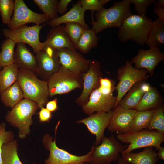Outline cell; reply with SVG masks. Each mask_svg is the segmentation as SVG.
Segmentation results:
<instances>
[{
	"label": "cell",
	"mask_w": 164,
	"mask_h": 164,
	"mask_svg": "<svg viewBox=\"0 0 164 164\" xmlns=\"http://www.w3.org/2000/svg\"><path fill=\"white\" fill-rule=\"evenodd\" d=\"M131 5L129 0L116 2L110 8H103L97 12L95 21L92 13L91 29L97 34L108 28H120L125 20L132 14Z\"/></svg>",
	"instance_id": "6da1fadb"
},
{
	"label": "cell",
	"mask_w": 164,
	"mask_h": 164,
	"mask_svg": "<svg viewBox=\"0 0 164 164\" xmlns=\"http://www.w3.org/2000/svg\"><path fill=\"white\" fill-rule=\"evenodd\" d=\"M17 81L24 98L35 102L40 108L46 105L49 97L47 81L39 79L34 72L26 69H18Z\"/></svg>",
	"instance_id": "7a4b0ae2"
},
{
	"label": "cell",
	"mask_w": 164,
	"mask_h": 164,
	"mask_svg": "<svg viewBox=\"0 0 164 164\" xmlns=\"http://www.w3.org/2000/svg\"><path fill=\"white\" fill-rule=\"evenodd\" d=\"M153 21L145 15H130L119 28L118 37L122 43L132 40L144 46L152 27Z\"/></svg>",
	"instance_id": "3957f363"
},
{
	"label": "cell",
	"mask_w": 164,
	"mask_h": 164,
	"mask_svg": "<svg viewBox=\"0 0 164 164\" xmlns=\"http://www.w3.org/2000/svg\"><path fill=\"white\" fill-rule=\"evenodd\" d=\"M40 108L35 102L23 98L9 111L6 120L19 130V136L25 138L30 132V128L33 123L32 117Z\"/></svg>",
	"instance_id": "277c9868"
},
{
	"label": "cell",
	"mask_w": 164,
	"mask_h": 164,
	"mask_svg": "<svg viewBox=\"0 0 164 164\" xmlns=\"http://www.w3.org/2000/svg\"><path fill=\"white\" fill-rule=\"evenodd\" d=\"M116 138L123 143L129 144L126 149L121 152L123 155L142 148L154 147L158 150L164 141V134L155 130H143L117 134Z\"/></svg>",
	"instance_id": "5b68a950"
},
{
	"label": "cell",
	"mask_w": 164,
	"mask_h": 164,
	"mask_svg": "<svg viewBox=\"0 0 164 164\" xmlns=\"http://www.w3.org/2000/svg\"><path fill=\"white\" fill-rule=\"evenodd\" d=\"M60 123L59 121L55 127V137L53 141V138L48 133L43 137V143L50 152L48 158L44 161L45 164H84L86 162L91 163L95 145L92 146L90 151L87 154L81 156L73 155L57 146L56 136Z\"/></svg>",
	"instance_id": "8992f818"
},
{
	"label": "cell",
	"mask_w": 164,
	"mask_h": 164,
	"mask_svg": "<svg viewBox=\"0 0 164 164\" xmlns=\"http://www.w3.org/2000/svg\"><path fill=\"white\" fill-rule=\"evenodd\" d=\"M49 97L67 94L83 88L82 77L78 76L60 65L59 68L47 81Z\"/></svg>",
	"instance_id": "52a82bcc"
},
{
	"label": "cell",
	"mask_w": 164,
	"mask_h": 164,
	"mask_svg": "<svg viewBox=\"0 0 164 164\" xmlns=\"http://www.w3.org/2000/svg\"><path fill=\"white\" fill-rule=\"evenodd\" d=\"M145 69H137L130 61L126 60L125 64L118 71L119 82L116 87L118 93L114 109L126 93L135 84L143 81L149 76Z\"/></svg>",
	"instance_id": "ba28073f"
},
{
	"label": "cell",
	"mask_w": 164,
	"mask_h": 164,
	"mask_svg": "<svg viewBox=\"0 0 164 164\" xmlns=\"http://www.w3.org/2000/svg\"><path fill=\"white\" fill-rule=\"evenodd\" d=\"M101 144L95 146L91 163L92 164H110L118 161L120 153L128 146L121 143L113 134L109 138L104 136Z\"/></svg>",
	"instance_id": "9c48e42d"
},
{
	"label": "cell",
	"mask_w": 164,
	"mask_h": 164,
	"mask_svg": "<svg viewBox=\"0 0 164 164\" xmlns=\"http://www.w3.org/2000/svg\"><path fill=\"white\" fill-rule=\"evenodd\" d=\"M47 24V22L42 25L35 24L31 26L26 25L13 30L5 28L3 29L2 33L6 39H9L16 43H21L28 44L36 53L43 48L39 35L42 28Z\"/></svg>",
	"instance_id": "30bf717a"
},
{
	"label": "cell",
	"mask_w": 164,
	"mask_h": 164,
	"mask_svg": "<svg viewBox=\"0 0 164 164\" xmlns=\"http://www.w3.org/2000/svg\"><path fill=\"white\" fill-rule=\"evenodd\" d=\"M14 5L13 15L7 25L10 30L27 23H33L40 25L49 21L44 14L37 13L28 8L23 0H15Z\"/></svg>",
	"instance_id": "8fae6325"
},
{
	"label": "cell",
	"mask_w": 164,
	"mask_h": 164,
	"mask_svg": "<svg viewBox=\"0 0 164 164\" xmlns=\"http://www.w3.org/2000/svg\"><path fill=\"white\" fill-rule=\"evenodd\" d=\"M60 64L74 73L82 77L88 70L91 60L76 50L67 48L56 50Z\"/></svg>",
	"instance_id": "7c38bea8"
},
{
	"label": "cell",
	"mask_w": 164,
	"mask_h": 164,
	"mask_svg": "<svg viewBox=\"0 0 164 164\" xmlns=\"http://www.w3.org/2000/svg\"><path fill=\"white\" fill-rule=\"evenodd\" d=\"M101 67L100 63L98 60H91L88 70L82 76L83 90L76 100L79 105L82 106L85 105L88 101L92 91L99 87L100 80L102 77Z\"/></svg>",
	"instance_id": "4fadbf2b"
},
{
	"label": "cell",
	"mask_w": 164,
	"mask_h": 164,
	"mask_svg": "<svg viewBox=\"0 0 164 164\" xmlns=\"http://www.w3.org/2000/svg\"><path fill=\"white\" fill-rule=\"evenodd\" d=\"M36 54L38 69L37 74L43 80L47 81L58 70L60 66L56 50L50 47H45Z\"/></svg>",
	"instance_id": "5bb4252c"
},
{
	"label": "cell",
	"mask_w": 164,
	"mask_h": 164,
	"mask_svg": "<svg viewBox=\"0 0 164 164\" xmlns=\"http://www.w3.org/2000/svg\"><path fill=\"white\" fill-rule=\"evenodd\" d=\"M117 96L102 92L99 87L91 94L87 102L82 107L83 111L90 115L96 112H107L114 109Z\"/></svg>",
	"instance_id": "9a60e30c"
},
{
	"label": "cell",
	"mask_w": 164,
	"mask_h": 164,
	"mask_svg": "<svg viewBox=\"0 0 164 164\" xmlns=\"http://www.w3.org/2000/svg\"><path fill=\"white\" fill-rule=\"evenodd\" d=\"M114 112V109L107 112H96L76 121L84 124L88 130L96 137L95 146L99 145L104 136V132Z\"/></svg>",
	"instance_id": "2e32d148"
},
{
	"label": "cell",
	"mask_w": 164,
	"mask_h": 164,
	"mask_svg": "<svg viewBox=\"0 0 164 164\" xmlns=\"http://www.w3.org/2000/svg\"><path fill=\"white\" fill-rule=\"evenodd\" d=\"M164 60V53L159 46L150 47L147 50L139 49L137 55L131 58V62L135 64L136 69L146 70L151 76L157 66Z\"/></svg>",
	"instance_id": "e0dca14e"
},
{
	"label": "cell",
	"mask_w": 164,
	"mask_h": 164,
	"mask_svg": "<svg viewBox=\"0 0 164 164\" xmlns=\"http://www.w3.org/2000/svg\"><path fill=\"white\" fill-rule=\"evenodd\" d=\"M135 109H126L119 107L114 109V112L107 127L111 133L124 134L130 131V127L134 115Z\"/></svg>",
	"instance_id": "ac0fdd59"
},
{
	"label": "cell",
	"mask_w": 164,
	"mask_h": 164,
	"mask_svg": "<svg viewBox=\"0 0 164 164\" xmlns=\"http://www.w3.org/2000/svg\"><path fill=\"white\" fill-rule=\"evenodd\" d=\"M43 43V48L49 47L55 50L67 48L76 50L65 29L64 26L62 25L52 27L47 35L46 40Z\"/></svg>",
	"instance_id": "d6986e66"
},
{
	"label": "cell",
	"mask_w": 164,
	"mask_h": 164,
	"mask_svg": "<svg viewBox=\"0 0 164 164\" xmlns=\"http://www.w3.org/2000/svg\"><path fill=\"white\" fill-rule=\"evenodd\" d=\"M85 11L78 1L67 12L49 21L47 24L52 27H55L63 23L75 22L80 24L86 29H89V27L85 22Z\"/></svg>",
	"instance_id": "ffe728a7"
},
{
	"label": "cell",
	"mask_w": 164,
	"mask_h": 164,
	"mask_svg": "<svg viewBox=\"0 0 164 164\" xmlns=\"http://www.w3.org/2000/svg\"><path fill=\"white\" fill-rule=\"evenodd\" d=\"M151 87L144 81L135 84L129 91L126 96L122 99L117 107L126 109H135L144 94Z\"/></svg>",
	"instance_id": "44dd1931"
},
{
	"label": "cell",
	"mask_w": 164,
	"mask_h": 164,
	"mask_svg": "<svg viewBox=\"0 0 164 164\" xmlns=\"http://www.w3.org/2000/svg\"><path fill=\"white\" fill-rule=\"evenodd\" d=\"M17 45L14 63L19 69L29 70L37 74L38 69L36 56L27 48L25 43H19Z\"/></svg>",
	"instance_id": "7402d4cb"
},
{
	"label": "cell",
	"mask_w": 164,
	"mask_h": 164,
	"mask_svg": "<svg viewBox=\"0 0 164 164\" xmlns=\"http://www.w3.org/2000/svg\"><path fill=\"white\" fill-rule=\"evenodd\" d=\"M121 157L130 164H156L159 160L156 151L151 147L144 148L138 153L122 155Z\"/></svg>",
	"instance_id": "603a6c76"
},
{
	"label": "cell",
	"mask_w": 164,
	"mask_h": 164,
	"mask_svg": "<svg viewBox=\"0 0 164 164\" xmlns=\"http://www.w3.org/2000/svg\"><path fill=\"white\" fill-rule=\"evenodd\" d=\"M0 96L3 104L11 108L24 98L23 91L17 80L2 93Z\"/></svg>",
	"instance_id": "cb8c5ba5"
},
{
	"label": "cell",
	"mask_w": 164,
	"mask_h": 164,
	"mask_svg": "<svg viewBox=\"0 0 164 164\" xmlns=\"http://www.w3.org/2000/svg\"><path fill=\"white\" fill-rule=\"evenodd\" d=\"M164 43V21L158 18L153 23L145 44L150 47H158Z\"/></svg>",
	"instance_id": "d4e9b609"
},
{
	"label": "cell",
	"mask_w": 164,
	"mask_h": 164,
	"mask_svg": "<svg viewBox=\"0 0 164 164\" xmlns=\"http://www.w3.org/2000/svg\"><path fill=\"white\" fill-rule=\"evenodd\" d=\"M97 35L92 29H85L76 45V49L84 54L88 53L97 46L99 38Z\"/></svg>",
	"instance_id": "484cf974"
},
{
	"label": "cell",
	"mask_w": 164,
	"mask_h": 164,
	"mask_svg": "<svg viewBox=\"0 0 164 164\" xmlns=\"http://www.w3.org/2000/svg\"><path fill=\"white\" fill-rule=\"evenodd\" d=\"M18 69L14 63L3 67L0 72V94L17 80Z\"/></svg>",
	"instance_id": "4316f807"
},
{
	"label": "cell",
	"mask_w": 164,
	"mask_h": 164,
	"mask_svg": "<svg viewBox=\"0 0 164 164\" xmlns=\"http://www.w3.org/2000/svg\"><path fill=\"white\" fill-rule=\"evenodd\" d=\"M159 94L155 88L151 87L143 95L135 110L137 111L155 109L159 105Z\"/></svg>",
	"instance_id": "83f0119b"
},
{
	"label": "cell",
	"mask_w": 164,
	"mask_h": 164,
	"mask_svg": "<svg viewBox=\"0 0 164 164\" xmlns=\"http://www.w3.org/2000/svg\"><path fill=\"white\" fill-rule=\"evenodd\" d=\"M155 109L137 111L130 126V131L147 130Z\"/></svg>",
	"instance_id": "f1b7e54d"
},
{
	"label": "cell",
	"mask_w": 164,
	"mask_h": 164,
	"mask_svg": "<svg viewBox=\"0 0 164 164\" xmlns=\"http://www.w3.org/2000/svg\"><path fill=\"white\" fill-rule=\"evenodd\" d=\"M18 146L16 140L5 143L2 145V164H23L17 153Z\"/></svg>",
	"instance_id": "f546056e"
},
{
	"label": "cell",
	"mask_w": 164,
	"mask_h": 164,
	"mask_svg": "<svg viewBox=\"0 0 164 164\" xmlns=\"http://www.w3.org/2000/svg\"><path fill=\"white\" fill-rule=\"evenodd\" d=\"M16 43L9 39H7L2 43L0 52V64L1 67L14 63V49Z\"/></svg>",
	"instance_id": "4dcf8cb0"
},
{
	"label": "cell",
	"mask_w": 164,
	"mask_h": 164,
	"mask_svg": "<svg viewBox=\"0 0 164 164\" xmlns=\"http://www.w3.org/2000/svg\"><path fill=\"white\" fill-rule=\"evenodd\" d=\"M36 5L49 21L52 20L58 17L57 0H33Z\"/></svg>",
	"instance_id": "1f68e13d"
},
{
	"label": "cell",
	"mask_w": 164,
	"mask_h": 164,
	"mask_svg": "<svg viewBox=\"0 0 164 164\" xmlns=\"http://www.w3.org/2000/svg\"><path fill=\"white\" fill-rule=\"evenodd\" d=\"M147 130H155L164 134V109L163 106H160L155 109Z\"/></svg>",
	"instance_id": "d6a6232c"
},
{
	"label": "cell",
	"mask_w": 164,
	"mask_h": 164,
	"mask_svg": "<svg viewBox=\"0 0 164 164\" xmlns=\"http://www.w3.org/2000/svg\"><path fill=\"white\" fill-rule=\"evenodd\" d=\"M65 29L75 47L77 42L86 29L80 24L75 22L65 24Z\"/></svg>",
	"instance_id": "836d02e7"
},
{
	"label": "cell",
	"mask_w": 164,
	"mask_h": 164,
	"mask_svg": "<svg viewBox=\"0 0 164 164\" xmlns=\"http://www.w3.org/2000/svg\"><path fill=\"white\" fill-rule=\"evenodd\" d=\"M14 0H0V14L2 23L8 25L14 9Z\"/></svg>",
	"instance_id": "e575fe53"
},
{
	"label": "cell",
	"mask_w": 164,
	"mask_h": 164,
	"mask_svg": "<svg viewBox=\"0 0 164 164\" xmlns=\"http://www.w3.org/2000/svg\"><path fill=\"white\" fill-rule=\"evenodd\" d=\"M81 6L86 11L90 10L92 13L94 11H99L104 8V6L109 0H79Z\"/></svg>",
	"instance_id": "d590c367"
},
{
	"label": "cell",
	"mask_w": 164,
	"mask_h": 164,
	"mask_svg": "<svg viewBox=\"0 0 164 164\" xmlns=\"http://www.w3.org/2000/svg\"><path fill=\"white\" fill-rule=\"evenodd\" d=\"M14 135L11 131L6 130L5 123L2 122L0 124V164H2V146L6 143L14 140Z\"/></svg>",
	"instance_id": "8d00e7d4"
},
{
	"label": "cell",
	"mask_w": 164,
	"mask_h": 164,
	"mask_svg": "<svg viewBox=\"0 0 164 164\" xmlns=\"http://www.w3.org/2000/svg\"><path fill=\"white\" fill-rule=\"evenodd\" d=\"M131 4L134 6V9L138 15H145L147 13L148 6L154 3L156 0H129Z\"/></svg>",
	"instance_id": "74e56055"
},
{
	"label": "cell",
	"mask_w": 164,
	"mask_h": 164,
	"mask_svg": "<svg viewBox=\"0 0 164 164\" xmlns=\"http://www.w3.org/2000/svg\"><path fill=\"white\" fill-rule=\"evenodd\" d=\"M40 108V110L38 113L40 122H49L52 117L51 112L44 107H42Z\"/></svg>",
	"instance_id": "f35d334b"
},
{
	"label": "cell",
	"mask_w": 164,
	"mask_h": 164,
	"mask_svg": "<svg viewBox=\"0 0 164 164\" xmlns=\"http://www.w3.org/2000/svg\"><path fill=\"white\" fill-rule=\"evenodd\" d=\"M71 0H60L58 2L57 5V11L61 14H64L67 11V7Z\"/></svg>",
	"instance_id": "ab89813d"
},
{
	"label": "cell",
	"mask_w": 164,
	"mask_h": 164,
	"mask_svg": "<svg viewBox=\"0 0 164 164\" xmlns=\"http://www.w3.org/2000/svg\"><path fill=\"white\" fill-rule=\"evenodd\" d=\"M46 108L51 112H54L58 109L57 99H54L48 101L46 104Z\"/></svg>",
	"instance_id": "60d3db41"
},
{
	"label": "cell",
	"mask_w": 164,
	"mask_h": 164,
	"mask_svg": "<svg viewBox=\"0 0 164 164\" xmlns=\"http://www.w3.org/2000/svg\"><path fill=\"white\" fill-rule=\"evenodd\" d=\"M153 12L158 16V19L164 21V8L155 7Z\"/></svg>",
	"instance_id": "b9f144b4"
},
{
	"label": "cell",
	"mask_w": 164,
	"mask_h": 164,
	"mask_svg": "<svg viewBox=\"0 0 164 164\" xmlns=\"http://www.w3.org/2000/svg\"><path fill=\"white\" fill-rule=\"evenodd\" d=\"M158 151L157 153V156L159 159L164 160V147L160 146L158 149Z\"/></svg>",
	"instance_id": "7bdbcfd3"
},
{
	"label": "cell",
	"mask_w": 164,
	"mask_h": 164,
	"mask_svg": "<svg viewBox=\"0 0 164 164\" xmlns=\"http://www.w3.org/2000/svg\"><path fill=\"white\" fill-rule=\"evenodd\" d=\"M155 7L164 8V0H159L158 1L155 3Z\"/></svg>",
	"instance_id": "ee69618b"
},
{
	"label": "cell",
	"mask_w": 164,
	"mask_h": 164,
	"mask_svg": "<svg viewBox=\"0 0 164 164\" xmlns=\"http://www.w3.org/2000/svg\"><path fill=\"white\" fill-rule=\"evenodd\" d=\"M118 161V164H130L125 161L121 157L119 158Z\"/></svg>",
	"instance_id": "f6af8a7d"
},
{
	"label": "cell",
	"mask_w": 164,
	"mask_h": 164,
	"mask_svg": "<svg viewBox=\"0 0 164 164\" xmlns=\"http://www.w3.org/2000/svg\"><path fill=\"white\" fill-rule=\"evenodd\" d=\"M84 164H92V163H85Z\"/></svg>",
	"instance_id": "bcb514c9"
},
{
	"label": "cell",
	"mask_w": 164,
	"mask_h": 164,
	"mask_svg": "<svg viewBox=\"0 0 164 164\" xmlns=\"http://www.w3.org/2000/svg\"><path fill=\"white\" fill-rule=\"evenodd\" d=\"M1 65H0V71H1Z\"/></svg>",
	"instance_id": "7dc6e473"
}]
</instances>
